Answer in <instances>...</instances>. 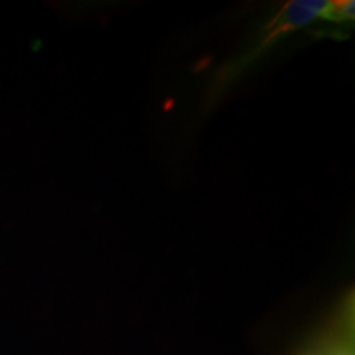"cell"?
<instances>
[{
    "mask_svg": "<svg viewBox=\"0 0 355 355\" xmlns=\"http://www.w3.org/2000/svg\"><path fill=\"white\" fill-rule=\"evenodd\" d=\"M301 355H354V306L345 300L321 334Z\"/></svg>",
    "mask_w": 355,
    "mask_h": 355,
    "instance_id": "cell-1",
    "label": "cell"
}]
</instances>
